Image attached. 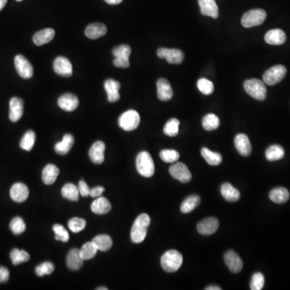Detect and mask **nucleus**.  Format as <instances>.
<instances>
[{
    "label": "nucleus",
    "mask_w": 290,
    "mask_h": 290,
    "mask_svg": "<svg viewBox=\"0 0 290 290\" xmlns=\"http://www.w3.org/2000/svg\"><path fill=\"white\" fill-rule=\"evenodd\" d=\"M151 222V219L147 214H141L135 220L131 230V239L132 242L140 243L145 239L148 227Z\"/></svg>",
    "instance_id": "obj_1"
},
{
    "label": "nucleus",
    "mask_w": 290,
    "mask_h": 290,
    "mask_svg": "<svg viewBox=\"0 0 290 290\" xmlns=\"http://www.w3.org/2000/svg\"><path fill=\"white\" fill-rule=\"evenodd\" d=\"M183 256L177 250H169L163 254L161 259L162 269L167 273H175L182 266Z\"/></svg>",
    "instance_id": "obj_2"
},
{
    "label": "nucleus",
    "mask_w": 290,
    "mask_h": 290,
    "mask_svg": "<svg viewBox=\"0 0 290 290\" xmlns=\"http://www.w3.org/2000/svg\"><path fill=\"white\" fill-rule=\"evenodd\" d=\"M243 87L246 93L253 97V99L259 101H264L266 99L267 88L265 83L257 78L246 80Z\"/></svg>",
    "instance_id": "obj_3"
},
{
    "label": "nucleus",
    "mask_w": 290,
    "mask_h": 290,
    "mask_svg": "<svg viewBox=\"0 0 290 290\" xmlns=\"http://www.w3.org/2000/svg\"><path fill=\"white\" fill-rule=\"evenodd\" d=\"M136 170L139 174L144 177H151L155 172V165L151 155L148 152L143 151L138 154L136 161Z\"/></svg>",
    "instance_id": "obj_4"
},
{
    "label": "nucleus",
    "mask_w": 290,
    "mask_h": 290,
    "mask_svg": "<svg viewBox=\"0 0 290 290\" xmlns=\"http://www.w3.org/2000/svg\"><path fill=\"white\" fill-rule=\"evenodd\" d=\"M267 14L263 9H253L246 12L241 19V24L244 28L259 26L266 19Z\"/></svg>",
    "instance_id": "obj_5"
},
{
    "label": "nucleus",
    "mask_w": 290,
    "mask_h": 290,
    "mask_svg": "<svg viewBox=\"0 0 290 290\" xmlns=\"http://www.w3.org/2000/svg\"><path fill=\"white\" fill-rule=\"evenodd\" d=\"M140 123V116L135 110H128L119 118V125L122 129L131 132L136 129Z\"/></svg>",
    "instance_id": "obj_6"
},
{
    "label": "nucleus",
    "mask_w": 290,
    "mask_h": 290,
    "mask_svg": "<svg viewBox=\"0 0 290 290\" xmlns=\"http://www.w3.org/2000/svg\"><path fill=\"white\" fill-rule=\"evenodd\" d=\"M132 52L131 47L128 45H119L114 48L112 53L115 56L114 66L118 68H128L130 66L129 57Z\"/></svg>",
    "instance_id": "obj_7"
},
{
    "label": "nucleus",
    "mask_w": 290,
    "mask_h": 290,
    "mask_svg": "<svg viewBox=\"0 0 290 290\" xmlns=\"http://www.w3.org/2000/svg\"><path fill=\"white\" fill-rule=\"evenodd\" d=\"M287 69L286 67L281 65L274 66L268 70L263 75L264 83L267 85H274L283 80L286 77Z\"/></svg>",
    "instance_id": "obj_8"
},
{
    "label": "nucleus",
    "mask_w": 290,
    "mask_h": 290,
    "mask_svg": "<svg viewBox=\"0 0 290 290\" xmlns=\"http://www.w3.org/2000/svg\"><path fill=\"white\" fill-rule=\"evenodd\" d=\"M170 173L175 179L182 183H188L191 181V172L184 163H176L170 168Z\"/></svg>",
    "instance_id": "obj_9"
},
{
    "label": "nucleus",
    "mask_w": 290,
    "mask_h": 290,
    "mask_svg": "<svg viewBox=\"0 0 290 290\" xmlns=\"http://www.w3.org/2000/svg\"><path fill=\"white\" fill-rule=\"evenodd\" d=\"M156 53L158 57L165 58L170 64H181L185 57L184 52L176 49L161 48L157 50Z\"/></svg>",
    "instance_id": "obj_10"
},
{
    "label": "nucleus",
    "mask_w": 290,
    "mask_h": 290,
    "mask_svg": "<svg viewBox=\"0 0 290 290\" xmlns=\"http://www.w3.org/2000/svg\"><path fill=\"white\" fill-rule=\"evenodd\" d=\"M15 66L17 73L22 78L29 79L33 76V67L29 60L22 55L15 57Z\"/></svg>",
    "instance_id": "obj_11"
},
{
    "label": "nucleus",
    "mask_w": 290,
    "mask_h": 290,
    "mask_svg": "<svg viewBox=\"0 0 290 290\" xmlns=\"http://www.w3.org/2000/svg\"><path fill=\"white\" fill-rule=\"evenodd\" d=\"M224 261L229 270L233 273H238L243 267V260L240 256L234 251H228L225 253Z\"/></svg>",
    "instance_id": "obj_12"
},
{
    "label": "nucleus",
    "mask_w": 290,
    "mask_h": 290,
    "mask_svg": "<svg viewBox=\"0 0 290 290\" xmlns=\"http://www.w3.org/2000/svg\"><path fill=\"white\" fill-rule=\"evenodd\" d=\"M9 107L10 120L13 123L18 122L24 115V102L21 99L14 97L10 100Z\"/></svg>",
    "instance_id": "obj_13"
},
{
    "label": "nucleus",
    "mask_w": 290,
    "mask_h": 290,
    "mask_svg": "<svg viewBox=\"0 0 290 290\" xmlns=\"http://www.w3.org/2000/svg\"><path fill=\"white\" fill-rule=\"evenodd\" d=\"M53 70L58 75L68 78L73 73V67L66 57H58L53 62Z\"/></svg>",
    "instance_id": "obj_14"
},
{
    "label": "nucleus",
    "mask_w": 290,
    "mask_h": 290,
    "mask_svg": "<svg viewBox=\"0 0 290 290\" xmlns=\"http://www.w3.org/2000/svg\"><path fill=\"white\" fill-rule=\"evenodd\" d=\"M219 226L220 222L216 218H206L198 223V231L203 236H210L216 232Z\"/></svg>",
    "instance_id": "obj_15"
},
{
    "label": "nucleus",
    "mask_w": 290,
    "mask_h": 290,
    "mask_svg": "<svg viewBox=\"0 0 290 290\" xmlns=\"http://www.w3.org/2000/svg\"><path fill=\"white\" fill-rule=\"evenodd\" d=\"M29 188L27 187L26 185L20 183V182L13 185L10 190V196L12 200L16 203H23L24 201L27 200V198H29Z\"/></svg>",
    "instance_id": "obj_16"
},
{
    "label": "nucleus",
    "mask_w": 290,
    "mask_h": 290,
    "mask_svg": "<svg viewBox=\"0 0 290 290\" xmlns=\"http://www.w3.org/2000/svg\"><path fill=\"white\" fill-rule=\"evenodd\" d=\"M84 259L80 254V250L78 248H73L68 252L66 258V264L68 269L72 271H78L83 267Z\"/></svg>",
    "instance_id": "obj_17"
},
{
    "label": "nucleus",
    "mask_w": 290,
    "mask_h": 290,
    "mask_svg": "<svg viewBox=\"0 0 290 290\" xmlns=\"http://www.w3.org/2000/svg\"><path fill=\"white\" fill-rule=\"evenodd\" d=\"M235 146L242 156H248L252 154V144L247 135H237L235 138Z\"/></svg>",
    "instance_id": "obj_18"
},
{
    "label": "nucleus",
    "mask_w": 290,
    "mask_h": 290,
    "mask_svg": "<svg viewBox=\"0 0 290 290\" xmlns=\"http://www.w3.org/2000/svg\"><path fill=\"white\" fill-rule=\"evenodd\" d=\"M104 88L107 94V99L110 102H115L120 99L119 90L120 89V83L114 79H107L104 83Z\"/></svg>",
    "instance_id": "obj_19"
},
{
    "label": "nucleus",
    "mask_w": 290,
    "mask_h": 290,
    "mask_svg": "<svg viewBox=\"0 0 290 290\" xmlns=\"http://www.w3.org/2000/svg\"><path fill=\"white\" fill-rule=\"evenodd\" d=\"M106 146L102 141H96L89 150V156L93 163L101 165L104 161V153Z\"/></svg>",
    "instance_id": "obj_20"
},
{
    "label": "nucleus",
    "mask_w": 290,
    "mask_h": 290,
    "mask_svg": "<svg viewBox=\"0 0 290 290\" xmlns=\"http://www.w3.org/2000/svg\"><path fill=\"white\" fill-rule=\"evenodd\" d=\"M157 97L161 101H169L173 96V91L169 81L165 78H160L156 83Z\"/></svg>",
    "instance_id": "obj_21"
},
{
    "label": "nucleus",
    "mask_w": 290,
    "mask_h": 290,
    "mask_svg": "<svg viewBox=\"0 0 290 290\" xmlns=\"http://www.w3.org/2000/svg\"><path fill=\"white\" fill-rule=\"evenodd\" d=\"M57 104L64 111H73L77 109L79 104L78 97L73 94H65L58 99Z\"/></svg>",
    "instance_id": "obj_22"
},
{
    "label": "nucleus",
    "mask_w": 290,
    "mask_h": 290,
    "mask_svg": "<svg viewBox=\"0 0 290 290\" xmlns=\"http://www.w3.org/2000/svg\"><path fill=\"white\" fill-rule=\"evenodd\" d=\"M198 4L202 14L214 19L219 17V7L215 0H198Z\"/></svg>",
    "instance_id": "obj_23"
},
{
    "label": "nucleus",
    "mask_w": 290,
    "mask_h": 290,
    "mask_svg": "<svg viewBox=\"0 0 290 290\" xmlns=\"http://www.w3.org/2000/svg\"><path fill=\"white\" fill-rule=\"evenodd\" d=\"M106 32H107V28L105 24L101 23H94L86 27L85 34L91 40H96L106 35Z\"/></svg>",
    "instance_id": "obj_24"
},
{
    "label": "nucleus",
    "mask_w": 290,
    "mask_h": 290,
    "mask_svg": "<svg viewBox=\"0 0 290 290\" xmlns=\"http://www.w3.org/2000/svg\"><path fill=\"white\" fill-rule=\"evenodd\" d=\"M264 40L269 45H283L286 40V33L281 29H273L265 34Z\"/></svg>",
    "instance_id": "obj_25"
},
{
    "label": "nucleus",
    "mask_w": 290,
    "mask_h": 290,
    "mask_svg": "<svg viewBox=\"0 0 290 290\" xmlns=\"http://www.w3.org/2000/svg\"><path fill=\"white\" fill-rule=\"evenodd\" d=\"M90 208H91L92 212L95 213L96 215H106L111 211V205L106 198L99 197L96 198V200L93 202Z\"/></svg>",
    "instance_id": "obj_26"
},
{
    "label": "nucleus",
    "mask_w": 290,
    "mask_h": 290,
    "mask_svg": "<svg viewBox=\"0 0 290 290\" xmlns=\"http://www.w3.org/2000/svg\"><path fill=\"white\" fill-rule=\"evenodd\" d=\"M59 173V169L56 165L49 164L44 168L42 171L43 182L48 186L53 184L56 182Z\"/></svg>",
    "instance_id": "obj_27"
},
{
    "label": "nucleus",
    "mask_w": 290,
    "mask_h": 290,
    "mask_svg": "<svg viewBox=\"0 0 290 290\" xmlns=\"http://www.w3.org/2000/svg\"><path fill=\"white\" fill-rule=\"evenodd\" d=\"M55 36V31L52 29H45L35 33L33 35V42L37 46L50 43Z\"/></svg>",
    "instance_id": "obj_28"
},
{
    "label": "nucleus",
    "mask_w": 290,
    "mask_h": 290,
    "mask_svg": "<svg viewBox=\"0 0 290 290\" xmlns=\"http://www.w3.org/2000/svg\"><path fill=\"white\" fill-rule=\"evenodd\" d=\"M73 144H74V138L73 136L70 134L65 135L62 141L58 142L55 145V152L59 155L64 156L70 151Z\"/></svg>",
    "instance_id": "obj_29"
},
{
    "label": "nucleus",
    "mask_w": 290,
    "mask_h": 290,
    "mask_svg": "<svg viewBox=\"0 0 290 290\" xmlns=\"http://www.w3.org/2000/svg\"><path fill=\"white\" fill-rule=\"evenodd\" d=\"M221 194L229 203H236L240 198V193L230 183H224L221 187Z\"/></svg>",
    "instance_id": "obj_30"
},
{
    "label": "nucleus",
    "mask_w": 290,
    "mask_h": 290,
    "mask_svg": "<svg viewBox=\"0 0 290 290\" xmlns=\"http://www.w3.org/2000/svg\"><path fill=\"white\" fill-rule=\"evenodd\" d=\"M269 198L273 203L282 204L289 200L290 193H289L288 189L284 187H277V188L272 189L271 192L269 193Z\"/></svg>",
    "instance_id": "obj_31"
},
{
    "label": "nucleus",
    "mask_w": 290,
    "mask_h": 290,
    "mask_svg": "<svg viewBox=\"0 0 290 290\" xmlns=\"http://www.w3.org/2000/svg\"><path fill=\"white\" fill-rule=\"evenodd\" d=\"M201 198L198 195H190L187 197L181 205V211L183 214H188L200 205Z\"/></svg>",
    "instance_id": "obj_32"
},
{
    "label": "nucleus",
    "mask_w": 290,
    "mask_h": 290,
    "mask_svg": "<svg viewBox=\"0 0 290 290\" xmlns=\"http://www.w3.org/2000/svg\"><path fill=\"white\" fill-rule=\"evenodd\" d=\"M93 243H95L98 250L102 252H106L111 249L113 244L112 239L107 235H99L93 239Z\"/></svg>",
    "instance_id": "obj_33"
},
{
    "label": "nucleus",
    "mask_w": 290,
    "mask_h": 290,
    "mask_svg": "<svg viewBox=\"0 0 290 290\" xmlns=\"http://www.w3.org/2000/svg\"><path fill=\"white\" fill-rule=\"evenodd\" d=\"M266 159L269 161H276L283 158L285 156V150L282 147L277 144H273L269 147L265 152Z\"/></svg>",
    "instance_id": "obj_34"
},
{
    "label": "nucleus",
    "mask_w": 290,
    "mask_h": 290,
    "mask_svg": "<svg viewBox=\"0 0 290 290\" xmlns=\"http://www.w3.org/2000/svg\"><path fill=\"white\" fill-rule=\"evenodd\" d=\"M201 154L205 161L210 165H219L222 163V156L219 153L212 152L207 148H203L201 150Z\"/></svg>",
    "instance_id": "obj_35"
},
{
    "label": "nucleus",
    "mask_w": 290,
    "mask_h": 290,
    "mask_svg": "<svg viewBox=\"0 0 290 290\" xmlns=\"http://www.w3.org/2000/svg\"><path fill=\"white\" fill-rule=\"evenodd\" d=\"M62 194L65 198L73 202H78L79 200V191L78 187L73 183H67L62 187Z\"/></svg>",
    "instance_id": "obj_36"
},
{
    "label": "nucleus",
    "mask_w": 290,
    "mask_h": 290,
    "mask_svg": "<svg viewBox=\"0 0 290 290\" xmlns=\"http://www.w3.org/2000/svg\"><path fill=\"white\" fill-rule=\"evenodd\" d=\"M10 258L12 259V264L14 265H19L22 263L29 261L30 259V255L27 253L26 251L14 248L10 253Z\"/></svg>",
    "instance_id": "obj_37"
},
{
    "label": "nucleus",
    "mask_w": 290,
    "mask_h": 290,
    "mask_svg": "<svg viewBox=\"0 0 290 290\" xmlns=\"http://www.w3.org/2000/svg\"><path fill=\"white\" fill-rule=\"evenodd\" d=\"M220 125V118L215 114H208L203 119V127L205 131H214Z\"/></svg>",
    "instance_id": "obj_38"
},
{
    "label": "nucleus",
    "mask_w": 290,
    "mask_h": 290,
    "mask_svg": "<svg viewBox=\"0 0 290 290\" xmlns=\"http://www.w3.org/2000/svg\"><path fill=\"white\" fill-rule=\"evenodd\" d=\"M35 141V134L33 131H28V132L24 135V136L22 138L19 143V146L22 149H24L25 151H31L33 149Z\"/></svg>",
    "instance_id": "obj_39"
},
{
    "label": "nucleus",
    "mask_w": 290,
    "mask_h": 290,
    "mask_svg": "<svg viewBox=\"0 0 290 290\" xmlns=\"http://www.w3.org/2000/svg\"><path fill=\"white\" fill-rule=\"evenodd\" d=\"M79 250H80V254L83 259L88 260V259L95 257L97 252H98V248H96L95 243L91 241V242L84 243Z\"/></svg>",
    "instance_id": "obj_40"
},
{
    "label": "nucleus",
    "mask_w": 290,
    "mask_h": 290,
    "mask_svg": "<svg viewBox=\"0 0 290 290\" xmlns=\"http://www.w3.org/2000/svg\"><path fill=\"white\" fill-rule=\"evenodd\" d=\"M180 122L177 119L172 118L165 123L164 127V133L170 137H174L179 132Z\"/></svg>",
    "instance_id": "obj_41"
},
{
    "label": "nucleus",
    "mask_w": 290,
    "mask_h": 290,
    "mask_svg": "<svg viewBox=\"0 0 290 290\" xmlns=\"http://www.w3.org/2000/svg\"><path fill=\"white\" fill-rule=\"evenodd\" d=\"M10 229L12 233L16 236H19L24 233L26 230V224L24 220L20 217H16L10 222Z\"/></svg>",
    "instance_id": "obj_42"
},
{
    "label": "nucleus",
    "mask_w": 290,
    "mask_h": 290,
    "mask_svg": "<svg viewBox=\"0 0 290 290\" xmlns=\"http://www.w3.org/2000/svg\"><path fill=\"white\" fill-rule=\"evenodd\" d=\"M160 157L164 162L174 163L178 161L180 154L178 152L173 149H164L160 153Z\"/></svg>",
    "instance_id": "obj_43"
},
{
    "label": "nucleus",
    "mask_w": 290,
    "mask_h": 290,
    "mask_svg": "<svg viewBox=\"0 0 290 290\" xmlns=\"http://www.w3.org/2000/svg\"><path fill=\"white\" fill-rule=\"evenodd\" d=\"M85 226H86V222L82 218H73L68 222V228L73 233H78V232L83 231L85 229Z\"/></svg>",
    "instance_id": "obj_44"
},
{
    "label": "nucleus",
    "mask_w": 290,
    "mask_h": 290,
    "mask_svg": "<svg viewBox=\"0 0 290 290\" xmlns=\"http://www.w3.org/2000/svg\"><path fill=\"white\" fill-rule=\"evenodd\" d=\"M54 269V264L52 262L46 261L36 266L35 273L38 276H44L45 275L52 274Z\"/></svg>",
    "instance_id": "obj_45"
},
{
    "label": "nucleus",
    "mask_w": 290,
    "mask_h": 290,
    "mask_svg": "<svg viewBox=\"0 0 290 290\" xmlns=\"http://www.w3.org/2000/svg\"><path fill=\"white\" fill-rule=\"evenodd\" d=\"M197 85H198V90H200V92L203 93V95H211L215 90L212 82L205 78H200L198 81Z\"/></svg>",
    "instance_id": "obj_46"
},
{
    "label": "nucleus",
    "mask_w": 290,
    "mask_h": 290,
    "mask_svg": "<svg viewBox=\"0 0 290 290\" xmlns=\"http://www.w3.org/2000/svg\"><path fill=\"white\" fill-rule=\"evenodd\" d=\"M52 230L54 231L55 239L57 240L62 241V242H67L69 239L68 232L66 231V229L62 225H53Z\"/></svg>",
    "instance_id": "obj_47"
},
{
    "label": "nucleus",
    "mask_w": 290,
    "mask_h": 290,
    "mask_svg": "<svg viewBox=\"0 0 290 290\" xmlns=\"http://www.w3.org/2000/svg\"><path fill=\"white\" fill-rule=\"evenodd\" d=\"M264 286V276L260 273L253 274L251 280L250 288L252 290H261Z\"/></svg>",
    "instance_id": "obj_48"
},
{
    "label": "nucleus",
    "mask_w": 290,
    "mask_h": 290,
    "mask_svg": "<svg viewBox=\"0 0 290 290\" xmlns=\"http://www.w3.org/2000/svg\"><path fill=\"white\" fill-rule=\"evenodd\" d=\"M78 188L79 194L82 197H88V196H90V187H88V185L85 183V181L81 180L80 182H78Z\"/></svg>",
    "instance_id": "obj_49"
},
{
    "label": "nucleus",
    "mask_w": 290,
    "mask_h": 290,
    "mask_svg": "<svg viewBox=\"0 0 290 290\" xmlns=\"http://www.w3.org/2000/svg\"><path fill=\"white\" fill-rule=\"evenodd\" d=\"M10 273L5 267H0V283L7 282L9 279Z\"/></svg>",
    "instance_id": "obj_50"
},
{
    "label": "nucleus",
    "mask_w": 290,
    "mask_h": 290,
    "mask_svg": "<svg viewBox=\"0 0 290 290\" xmlns=\"http://www.w3.org/2000/svg\"><path fill=\"white\" fill-rule=\"evenodd\" d=\"M104 191H105L104 187H96L93 189H90V196H91L92 198H99L103 193Z\"/></svg>",
    "instance_id": "obj_51"
},
{
    "label": "nucleus",
    "mask_w": 290,
    "mask_h": 290,
    "mask_svg": "<svg viewBox=\"0 0 290 290\" xmlns=\"http://www.w3.org/2000/svg\"><path fill=\"white\" fill-rule=\"evenodd\" d=\"M104 1L111 5L119 4L120 2H123V0H104Z\"/></svg>",
    "instance_id": "obj_52"
},
{
    "label": "nucleus",
    "mask_w": 290,
    "mask_h": 290,
    "mask_svg": "<svg viewBox=\"0 0 290 290\" xmlns=\"http://www.w3.org/2000/svg\"><path fill=\"white\" fill-rule=\"evenodd\" d=\"M206 290H221L222 289L220 288V286H210L205 288Z\"/></svg>",
    "instance_id": "obj_53"
},
{
    "label": "nucleus",
    "mask_w": 290,
    "mask_h": 290,
    "mask_svg": "<svg viewBox=\"0 0 290 290\" xmlns=\"http://www.w3.org/2000/svg\"><path fill=\"white\" fill-rule=\"evenodd\" d=\"M7 0H0V11H2L3 9V7H5V5L7 4Z\"/></svg>",
    "instance_id": "obj_54"
},
{
    "label": "nucleus",
    "mask_w": 290,
    "mask_h": 290,
    "mask_svg": "<svg viewBox=\"0 0 290 290\" xmlns=\"http://www.w3.org/2000/svg\"><path fill=\"white\" fill-rule=\"evenodd\" d=\"M108 290V289H107V288H99V289H98V290Z\"/></svg>",
    "instance_id": "obj_55"
},
{
    "label": "nucleus",
    "mask_w": 290,
    "mask_h": 290,
    "mask_svg": "<svg viewBox=\"0 0 290 290\" xmlns=\"http://www.w3.org/2000/svg\"><path fill=\"white\" fill-rule=\"evenodd\" d=\"M17 2H20V1H22V0H17Z\"/></svg>",
    "instance_id": "obj_56"
}]
</instances>
